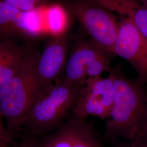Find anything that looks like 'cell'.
<instances>
[{"instance_id": "cell-4", "label": "cell", "mask_w": 147, "mask_h": 147, "mask_svg": "<svg viewBox=\"0 0 147 147\" xmlns=\"http://www.w3.org/2000/svg\"><path fill=\"white\" fill-rule=\"evenodd\" d=\"M71 12L84 27L89 40L111 56L118 31V22L112 12L92 0H75Z\"/></svg>"}, {"instance_id": "cell-12", "label": "cell", "mask_w": 147, "mask_h": 147, "mask_svg": "<svg viewBox=\"0 0 147 147\" xmlns=\"http://www.w3.org/2000/svg\"><path fill=\"white\" fill-rule=\"evenodd\" d=\"M45 24L47 31L53 36L65 34L68 23V18L65 9L59 5L48 7L45 13Z\"/></svg>"}, {"instance_id": "cell-16", "label": "cell", "mask_w": 147, "mask_h": 147, "mask_svg": "<svg viewBox=\"0 0 147 147\" xmlns=\"http://www.w3.org/2000/svg\"><path fill=\"white\" fill-rule=\"evenodd\" d=\"M13 147H41L40 143L37 142L35 137L30 136L20 143L14 144Z\"/></svg>"}, {"instance_id": "cell-5", "label": "cell", "mask_w": 147, "mask_h": 147, "mask_svg": "<svg viewBox=\"0 0 147 147\" xmlns=\"http://www.w3.org/2000/svg\"><path fill=\"white\" fill-rule=\"evenodd\" d=\"M111 56L89 40H78L74 45L64 71L59 80L72 85H83L88 80L109 72Z\"/></svg>"}, {"instance_id": "cell-1", "label": "cell", "mask_w": 147, "mask_h": 147, "mask_svg": "<svg viewBox=\"0 0 147 147\" xmlns=\"http://www.w3.org/2000/svg\"><path fill=\"white\" fill-rule=\"evenodd\" d=\"M113 98L106 119L105 137L133 141L147 132V92L143 84L124 74L119 65L112 68Z\"/></svg>"}, {"instance_id": "cell-19", "label": "cell", "mask_w": 147, "mask_h": 147, "mask_svg": "<svg viewBox=\"0 0 147 147\" xmlns=\"http://www.w3.org/2000/svg\"><path fill=\"white\" fill-rule=\"evenodd\" d=\"M146 136H147V135H146Z\"/></svg>"}, {"instance_id": "cell-18", "label": "cell", "mask_w": 147, "mask_h": 147, "mask_svg": "<svg viewBox=\"0 0 147 147\" xmlns=\"http://www.w3.org/2000/svg\"><path fill=\"white\" fill-rule=\"evenodd\" d=\"M141 4L144 6L146 8H147V0H137Z\"/></svg>"}, {"instance_id": "cell-9", "label": "cell", "mask_w": 147, "mask_h": 147, "mask_svg": "<svg viewBox=\"0 0 147 147\" xmlns=\"http://www.w3.org/2000/svg\"><path fill=\"white\" fill-rule=\"evenodd\" d=\"M58 133L60 147H103L92 123L72 113Z\"/></svg>"}, {"instance_id": "cell-15", "label": "cell", "mask_w": 147, "mask_h": 147, "mask_svg": "<svg viewBox=\"0 0 147 147\" xmlns=\"http://www.w3.org/2000/svg\"><path fill=\"white\" fill-rule=\"evenodd\" d=\"M11 139L7 131L6 126L3 123V118L0 114V147L9 146Z\"/></svg>"}, {"instance_id": "cell-14", "label": "cell", "mask_w": 147, "mask_h": 147, "mask_svg": "<svg viewBox=\"0 0 147 147\" xmlns=\"http://www.w3.org/2000/svg\"><path fill=\"white\" fill-rule=\"evenodd\" d=\"M21 11H29L38 8L44 0H0Z\"/></svg>"}, {"instance_id": "cell-7", "label": "cell", "mask_w": 147, "mask_h": 147, "mask_svg": "<svg viewBox=\"0 0 147 147\" xmlns=\"http://www.w3.org/2000/svg\"><path fill=\"white\" fill-rule=\"evenodd\" d=\"M113 54L124 59L135 70L138 79L147 83V39L130 21L121 18Z\"/></svg>"}, {"instance_id": "cell-8", "label": "cell", "mask_w": 147, "mask_h": 147, "mask_svg": "<svg viewBox=\"0 0 147 147\" xmlns=\"http://www.w3.org/2000/svg\"><path fill=\"white\" fill-rule=\"evenodd\" d=\"M68 42L65 34L53 36L39 53L36 73L39 90L60 79L69 56Z\"/></svg>"}, {"instance_id": "cell-10", "label": "cell", "mask_w": 147, "mask_h": 147, "mask_svg": "<svg viewBox=\"0 0 147 147\" xmlns=\"http://www.w3.org/2000/svg\"><path fill=\"white\" fill-rule=\"evenodd\" d=\"M27 50L9 39H0V88L21 67Z\"/></svg>"}, {"instance_id": "cell-6", "label": "cell", "mask_w": 147, "mask_h": 147, "mask_svg": "<svg viewBox=\"0 0 147 147\" xmlns=\"http://www.w3.org/2000/svg\"><path fill=\"white\" fill-rule=\"evenodd\" d=\"M113 89L111 70L106 76L88 80L80 89L72 114L84 119L94 117L106 120L112 105Z\"/></svg>"}, {"instance_id": "cell-17", "label": "cell", "mask_w": 147, "mask_h": 147, "mask_svg": "<svg viewBox=\"0 0 147 147\" xmlns=\"http://www.w3.org/2000/svg\"><path fill=\"white\" fill-rule=\"evenodd\" d=\"M121 147H147V136L141 137Z\"/></svg>"}, {"instance_id": "cell-3", "label": "cell", "mask_w": 147, "mask_h": 147, "mask_svg": "<svg viewBox=\"0 0 147 147\" xmlns=\"http://www.w3.org/2000/svg\"><path fill=\"white\" fill-rule=\"evenodd\" d=\"M40 52L27 47L23 62L17 73L0 88V114L11 140L22 127L32 102L39 91L37 61Z\"/></svg>"}, {"instance_id": "cell-20", "label": "cell", "mask_w": 147, "mask_h": 147, "mask_svg": "<svg viewBox=\"0 0 147 147\" xmlns=\"http://www.w3.org/2000/svg\"></svg>"}, {"instance_id": "cell-11", "label": "cell", "mask_w": 147, "mask_h": 147, "mask_svg": "<svg viewBox=\"0 0 147 147\" xmlns=\"http://www.w3.org/2000/svg\"><path fill=\"white\" fill-rule=\"evenodd\" d=\"M21 11L0 1V39L18 34V25Z\"/></svg>"}, {"instance_id": "cell-13", "label": "cell", "mask_w": 147, "mask_h": 147, "mask_svg": "<svg viewBox=\"0 0 147 147\" xmlns=\"http://www.w3.org/2000/svg\"><path fill=\"white\" fill-rule=\"evenodd\" d=\"M43 17L38 8L29 11H21L18 31V34L35 36L44 31Z\"/></svg>"}, {"instance_id": "cell-2", "label": "cell", "mask_w": 147, "mask_h": 147, "mask_svg": "<svg viewBox=\"0 0 147 147\" xmlns=\"http://www.w3.org/2000/svg\"><path fill=\"white\" fill-rule=\"evenodd\" d=\"M83 85L69 84L58 80L40 90L22 127L34 137H44L57 130L71 115Z\"/></svg>"}]
</instances>
